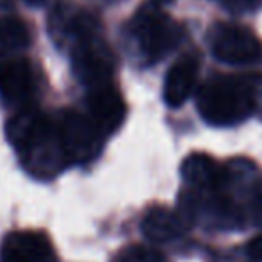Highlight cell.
<instances>
[{"instance_id": "1", "label": "cell", "mask_w": 262, "mask_h": 262, "mask_svg": "<svg viewBox=\"0 0 262 262\" xmlns=\"http://www.w3.org/2000/svg\"><path fill=\"white\" fill-rule=\"evenodd\" d=\"M6 135L24 169L38 180H51L69 165L58 120L27 106L8 120Z\"/></svg>"}, {"instance_id": "2", "label": "cell", "mask_w": 262, "mask_h": 262, "mask_svg": "<svg viewBox=\"0 0 262 262\" xmlns=\"http://www.w3.org/2000/svg\"><path fill=\"white\" fill-rule=\"evenodd\" d=\"M260 83L251 76H215L198 90L196 106L205 122L233 126L258 110Z\"/></svg>"}, {"instance_id": "3", "label": "cell", "mask_w": 262, "mask_h": 262, "mask_svg": "<svg viewBox=\"0 0 262 262\" xmlns=\"http://www.w3.org/2000/svg\"><path fill=\"white\" fill-rule=\"evenodd\" d=\"M131 33L151 63L171 54L183 38L182 26L155 4L139 9L131 22Z\"/></svg>"}, {"instance_id": "4", "label": "cell", "mask_w": 262, "mask_h": 262, "mask_svg": "<svg viewBox=\"0 0 262 262\" xmlns=\"http://www.w3.org/2000/svg\"><path fill=\"white\" fill-rule=\"evenodd\" d=\"M70 59L76 77L88 88L112 83L110 79L115 70V58L99 31L76 41L70 47Z\"/></svg>"}, {"instance_id": "5", "label": "cell", "mask_w": 262, "mask_h": 262, "mask_svg": "<svg viewBox=\"0 0 262 262\" xmlns=\"http://www.w3.org/2000/svg\"><path fill=\"white\" fill-rule=\"evenodd\" d=\"M210 49L226 65L250 67L262 63V41L253 31L235 24L215 26L210 33Z\"/></svg>"}, {"instance_id": "6", "label": "cell", "mask_w": 262, "mask_h": 262, "mask_svg": "<svg viewBox=\"0 0 262 262\" xmlns=\"http://www.w3.org/2000/svg\"><path fill=\"white\" fill-rule=\"evenodd\" d=\"M58 129L69 164H86L99 155L104 137L84 113L67 110L58 119Z\"/></svg>"}, {"instance_id": "7", "label": "cell", "mask_w": 262, "mask_h": 262, "mask_svg": "<svg viewBox=\"0 0 262 262\" xmlns=\"http://www.w3.org/2000/svg\"><path fill=\"white\" fill-rule=\"evenodd\" d=\"M38 79L29 59L20 56L0 58V99L13 108L33 106Z\"/></svg>"}, {"instance_id": "8", "label": "cell", "mask_w": 262, "mask_h": 262, "mask_svg": "<svg viewBox=\"0 0 262 262\" xmlns=\"http://www.w3.org/2000/svg\"><path fill=\"white\" fill-rule=\"evenodd\" d=\"M86 115L97 126L104 139L113 135L122 126L124 117H126V102L112 83L90 88L86 95Z\"/></svg>"}, {"instance_id": "9", "label": "cell", "mask_w": 262, "mask_h": 262, "mask_svg": "<svg viewBox=\"0 0 262 262\" xmlns=\"http://www.w3.org/2000/svg\"><path fill=\"white\" fill-rule=\"evenodd\" d=\"M0 262H58V258L45 233L18 230L2 241Z\"/></svg>"}, {"instance_id": "10", "label": "cell", "mask_w": 262, "mask_h": 262, "mask_svg": "<svg viewBox=\"0 0 262 262\" xmlns=\"http://www.w3.org/2000/svg\"><path fill=\"white\" fill-rule=\"evenodd\" d=\"M182 176L189 189L201 192H217L228 187V167L205 153L189 155L182 164Z\"/></svg>"}, {"instance_id": "11", "label": "cell", "mask_w": 262, "mask_h": 262, "mask_svg": "<svg viewBox=\"0 0 262 262\" xmlns=\"http://www.w3.org/2000/svg\"><path fill=\"white\" fill-rule=\"evenodd\" d=\"M198 72H200V56L198 54L189 52L176 59L165 76L164 84V99L169 108H178L190 97L196 86Z\"/></svg>"}, {"instance_id": "12", "label": "cell", "mask_w": 262, "mask_h": 262, "mask_svg": "<svg viewBox=\"0 0 262 262\" xmlns=\"http://www.w3.org/2000/svg\"><path fill=\"white\" fill-rule=\"evenodd\" d=\"M142 233L151 243H171L190 228L178 210L167 207H153L142 219Z\"/></svg>"}, {"instance_id": "13", "label": "cell", "mask_w": 262, "mask_h": 262, "mask_svg": "<svg viewBox=\"0 0 262 262\" xmlns=\"http://www.w3.org/2000/svg\"><path fill=\"white\" fill-rule=\"evenodd\" d=\"M31 34L27 26L15 16H0V58L15 56L29 47Z\"/></svg>"}, {"instance_id": "14", "label": "cell", "mask_w": 262, "mask_h": 262, "mask_svg": "<svg viewBox=\"0 0 262 262\" xmlns=\"http://www.w3.org/2000/svg\"><path fill=\"white\" fill-rule=\"evenodd\" d=\"M115 262H167V258L157 248L144 246V244H131L117 255Z\"/></svg>"}, {"instance_id": "15", "label": "cell", "mask_w": 262, "mask_h": 262, "mask_svg": "<svg viewBox=\"0 0 262 262\" xmlns=\"http://www.w3.org/2000/svg\"><path fill=\"white\" fill-rule=\"evenodd\" d=\"M248 207H250V217L255 221V225L262 226V178H258L250 187Z\"/></svg>"}, {"instance_id": "16", "label": "cell", "mask_w": 262, "mask_h": 262, "mask_svg": "<svg viewBox=\"0 0 262 262\" xmlns=\"http://www.w3.org/2000/svg\"><path fill=\"white\" fill-rule=\"evenodd\" d=\"M217 2L228 11L239 13V15L253 13L262 8V0H217Z\"/></svg>"}, {"instance_id": "17", "label": "cell", "mask_w": 262, "mask_h": 262, "mask_svg": "<svg viewBox=\"0 0 262 262\" xmlns=\"http://www.w3.org/2000/svg\"><path fill=\"white\" fill-rule=\"evenodd\" d=\"M246 251L248 257H250V262H262V235L251 239Z\"/></svg>"}, {"instance_id": "18", "label": "cell", "mask_w": 262, "mask_h": 262, "mask_svg": "<svg viewBox=\"0 0 262 262\" xmlns=\"http://www.w3.org/2000/svg\"><path fill=\"white\" fill-rule=\"evenodd\" d=\"M174 0H153L155 6H167V4H172Z\"/></svg>"}]
</instances>
